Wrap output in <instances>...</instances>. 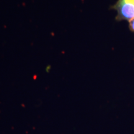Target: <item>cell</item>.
Segmentation results:
<instances>
[{
	"label": "cell",
	"mask_w": 134,
	"mask_h": 134,
	"mask_svg": "<svg viewBox=\"0 0 134 134\" xmlns=\"http://www.w3.org/2000/svg\"><path fill=\"white\" fill-rule=\"evenodd\" d=\"M129 28L130 31L134 32V19L129 22Z\"/></svg>",
	"instance_id": "obj_2"
},
{
	"label": "cell",
	"mask_w": 134,
	"mask_h": 134,
	"mask_svg": "<svg viewBox=\"0 0 134 134\" xmlns=\"http://www.w3.org/2000/svg\"><path fill=\"white\" fill-rule=\"evenodd\" d=\"M111 9L117 11V21L130 22L134 19V0H118Z\"/></svg>",
	"instance_id": "obj_1"
}]
</instances>
